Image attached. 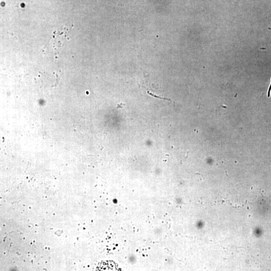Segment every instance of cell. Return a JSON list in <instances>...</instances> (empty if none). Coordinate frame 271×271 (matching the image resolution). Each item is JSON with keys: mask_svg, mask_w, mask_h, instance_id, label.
<instances>
[{"mask_svg": "<svg viewBox=\"0 0 271 271\" xmlns=\"http://www.w3.org/2000/svg\"><path fill=\"white\" fill-rule=\"evenodd\" d=\"M68 30L67 28H63L59 30L57 33H55L53 35V46L56 50L60 48L63 46V44L67 40Z\"/></svg>", "mask_w": 271, "mask_h": 271, "instance_id": "obj_1", "label": "cell"}, {"mask_svg": "<svg viewBox=\"0 0 271 271\" xmlns=\"http://www.w3.org/2000/svg\"><path fill=\"white\" fill-rule=\"evenodd\" d=\"M271 86H270V88H269V94H270V90H271Z\"/></svg>", "mask_w": 271, "mask_h": 271, "instance_id": "obj_2", "label": "cell"}]
</instances>
